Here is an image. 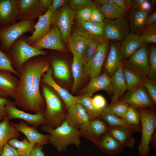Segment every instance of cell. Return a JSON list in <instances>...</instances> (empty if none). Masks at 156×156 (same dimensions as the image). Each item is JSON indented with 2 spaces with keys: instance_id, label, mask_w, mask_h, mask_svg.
I'll return each instance as SVG.
<instances>
[{
  "instance_id": "obj_1",
  "label": "cell",
  "mask_w": 156,
  "mask_h": 156,
  "mask_svg": "<svg viewBox=\"0 0 156 156\" xmlns=\"http://www.w3.org/2000/svg\"><path fill=\"white\" fill-rule=\"evenodd\" d=\"M42 56L34 57L23 63L18 77V88L13 98L16 105L36 114L44 112L46 108L40 84L50 61Z\"/></svg>"
},
{
  "instance_id": "obj_2",
  "label": "cell",
  "mask_w": 156,
  "mask_h": 156,
  "mask_svg": "<svg viewBox=\"0 0 156 156\" xmlns=\"http://www.w3.org/2000/svg\"><path fill=\"white\" fill-rule=\"evenodd\" d=\"M40 89L45 103L44 112L46 121L45 125L55 129L65 120L66 107L51 87L41 81Z\"/></svg>"
},
{
  "instance_id": "obj_3",
  "label": "cell",
  "mask_w": 156,
  "mask_h": 156,
  "mask_svg": "<svg viewBox=\"0 0 156 156\" xmlns=\"http://www.w3.org/2000/svg\"><path fill=\"white\" fill-rule=\"evenodd\" d=\"M42 130L49 134L50 142L59 153L66 151L67 146L73 144L78 148L81 144L79 129L69 125L65 120L55 129L46 125L41 127Z\"/></svg>"
},
{
  "instance_id": "obj_4",
  "label": "cell",
  "mask_w": 156,
  "mask_h": 156,
  "mask_svg": "<svg viewBox=\"0 0 156 156\" xmlns=\"http://www.w3.org/2000/svg\"><path fill=\"white\" fill-rule=\"evenodd\" d=\"M7 53L14 68L19 74L24 63L36 56L44 55L47 52L36 49L29 44L21 36L12 44Z\"/></svg>"
},
{
  "instance_id": "obj_5",
  "label": "cell",
  "mask_w": 156,
  "mask_h": 156,
  "mask_svg": "<svg viewBox=\"0 0 156 156\" xmlns=\"http://www.w3.org/2000/svg\"><path fill=\"white\" fill-rule=\"evenodd\" d=\"M141 125L142 136L138 148L140 156H148L150 150L149 144L156 127V114L153 110L138 109Z\"/></svg>"
},
{
  "instance_id": "obj_6",
  "label": "cell",
  "mask_w": 156,
  "mask_h": 156,
  "mask_svg": "<svg viewBox=\"0 0 156 156\" xmlns=\"http://www.w3.org/2000/svg\"><path fill=\"white\" fill-rule=\"evenodd\" d=\"M35 20L19 21L3 28L0 30L1 42V49L7 53L14 42L25 33L34 29Z\"/></svg>"
},
{
  "instance_id": "obj_7",
  "label": "cell",
  "mask_w": 156,
  "mask_h": 156,
  "mask_svg": "<svg viewBox=\"0 0 156 156\" xmlns=\"http://www.w3.org/2000/svg\"><path fill=\"white\" fill-rule=\"evenodd\" d=\"M75 17V10L67 4L57 9L53 14L51 24L58 28L64 41L68 42L71 35L72 25Z\"/></svg>"
},
{
  "instance_id": "obj_8",
  "label": "cell",
  "mask_w": 156,
  "mask_h": 156,
  "mask_svg": "<svg viewBox=\"0 0 156 156\" xmlns=\"http://www.w3.org/2000/svg\"><path fill=\"white\" fill-rule=\"evenodd\" d=\"M109 43L106 39L98 46L92 57L83 66L84 76L90 79L100 75L106 57Z\"/></svg>"
},
{
  "instance_id": "obj_9",
  "label": "cell",
  "mask_w": 156,
  "mask_h": 156,
  "mask_svg": "<svg viewBox=\"0 0 156 156\" xmlns=\"http://www.w3.org/2000/svg\"><path fill=\"white\" fill-rule=\"evenodd\" d=\"M127 61L122 62V66L130 69L143 77L147 76L148 72V50L144 44L132 55Z\"/></svg>"
},
{
  "instance_id": "obj_10",
  "label": "cell",
  "mask_w": 156,
  "mask_h": 156,
  "mask_svg": "<svg viewBox=\"0 0 156 156\" xmlns=\"http://www.w3.org/2000/svg\"><path fill=\"white\" fill-rule=\"evenodd\" d=\"M103 24L104 37L107 40L122 41L129 33V28L125 18H106Z\"/></svg>"
},
{
  "instance_id": "obj_11",
  "label": "cell",
  "mask_w": 156,
  "mask_h": 156,
  "mask_svg": "<svg viewBox=\"0 0 156 156\" xmlns=\"http://www.w3.org/2000/svg\"><path fill=\"white\" fill-rule=\"evenodd\" d=\"M15 2L19 21L35 20L44 10L40 0H15Z\"/></svg>"
},
{
  "instance_id": "obj_12",
  "label": "cell",
  "mask_w": 156,
  "mask_h": 156,
  "mask_svg": "<svg viewBox=\"0 0 156 156\" xmlns=\"http://www.w3.org/2000/svg\"><path fill=\"white\" fill-rule=\"evenodd\" d=\"M108 127L99 118L90 120L83 123L79 129L80 137L95 143L108 131Z\"/></svg>"
},
{
  "instance_id": "obj_13",
  "label": "cell",
  "mask_w": 156,
  "mask_h": 156,
  "mask_svg": "<svg viewBox=\"0 0 156 156\" xmlns=\"http://www.w3.org/2000/svg\"><path fill=\"white\" fill-rule=\"evenodd\" d=\"M7 118L9 120L12 119H19L23 120L28 125L36 128L40 125H45L46 121L44 113L32 114L18 109L14 102H11L5 106Z\"/></svg>"
},
{
  "instance_id": "obj_14",
  "label": "cell",
  "mask_w": 156,
  "mask_h": 156,
  "mask_svg": "<svg viewBox=\"0 0 156 156\" xmlns=\"http://www.w3.org/2000/svg\"><path fill=\"white\" fill-rule=\"evenodd\" d=\"M63 40L59 29L53 26L44 36L31 46L39 50L48 49L62 51L65 49Z\"/></svg>"
},
{
  "instance_id": "obj_15",
  "label": "cell",
  "mask_w": 156,
  "mask_h": 156,
  "mask_svg": "<svg viewBox=\"0 0 156 156\" xmlns=\"http://www.w3.org/2000/svg\"><path fill=\"white\" fill-rule=\"evenodd\" d=\"M123 101L135 108H142L151 107L153 103L146 90L142 84L129 90Z\"/></svg>"
},
{
  "instance_id": "obj_16",
  "label": "cell",
  "mask_w": 156,
  "mask_h": 156,
  "mask_svg": "<svg viewBox=\"0 0 156 156\" xmlns=\"http://www.w3.org/2000/svg\"><path fill=\"white\" fill-rule=\"evenodd\" d=\"M53 71L50 66L42 75L41 81L51 87L62 99L67 109L77 102L78 97L74 96L65 89L62 88L55 81L53 77Z\"/></svg>"
},
{
  "instance_id": "obj_17",
  "label": "cell",
  "mask_w": 156,
  "mask_h": 156,
  "mask_svg": "<svg viewBox=\"0 0 156 156\" xmlns=\"http://www.w3.org/2000/svg\"><path fill=\"white\" fill-rule=\"evenodd\" d=\"M10 123L17 131L23 133L29 142L43 146L49 143V134L44 135L40 133L37 128L28 126L23 121L17 123L10 122Z\"/></svg>"
},
{
  "instance_id": "obj_18",
  "label": "cell",
  "mask_w": 156,
  "mask_h": 156,
  "mask_svg": "<svg viewBox=\"0 0 156 156\" xmlns=\"http://www.w3.org/2000/svg\"><path fill=\"white\" fill-rule=\"evenodd\" d=\"M53 14L48 9L44 14L39 17L32 35L26 38V40L29 44L31 46L38 41L48 32L51 24Z\"/></svg>"
},
{
  "instance_id": "obj_19",
  "label": "cell",
  "mask_w": 156,
  "mask_h": 156,
  "mask_svg": "<svg viewBox=\"0 0 156 156\" xmlns=\"http://www.w3.org/2000/svg\"><path fill=\"white\" fill-rule=\"evenodd\" d=\"M65 120L74 128L79 129L84 123L90 120V118L82 105L77 102L67 109Z\"/></svg>"
},
{
  "instance_id": "obj_20",
  "label": "cell",
  "mask_w": 156,
  "mask_h": 156,
  "mask_svg": "<svg viewBox=\"0 0 156 156\" xmlns=\"http://www.w3.org/2000/svg\"><path fill=\"white\" fill-rule=\"evenodd\" d=\"M112 79L105 72L101 75L91 79L89 83L81 91L83 94H87L92 96L96 92L104 90L109 92H112Z\"/></svg>"
},
{
  "instance_id": "obj_21",
  "label": "cell",
  "mask_w": 156,
  "mask_h": 156,
  "mask_svg": "<svg viewBox=\"0 0 156 156\" xmlns=\"http://www.w3.org/2000/svg\"><path fill=\"white\" fill-rule=\"evenodd\" d=\"M74 31L86 37H104L103 23L84 21L75 17Z\"/></svg>"
},
{
  "instance_id": "obj_22",
  "label": "cell",
  "mask_w": 156,
  "mask_h": 156,
  "mask_svg": "<svg viewBox=\"0 0 156 156\" xmlns=\"http://www.w3.org/2000/svg\"><path fill=\"white\" fill-rule=\"evenodd\" d=\"M94 144L101 152L110 155L120 153L124 148L107 132L101 136Z\"/></svg>"
},
{
  "instance_id": "obj_23",
  "label": "cell",
  "mask_w": 156,
  "mask_h": 156,
  "mask_svg": "<svg viewBox=\"0 0 156 156\" xmlns=\"http://www.w3.org/2000/svg\"><path fill=\"white\" fill-rule=\"evenodd\" d=\"M122 59L120 44L114 42L111 43L105 64V71L109 76L113 75L120 67L122 66Z\"/></svg>"
},
{
  "instance_id": "obj_24",
  "label": "cell",
  "mask_w": 156,
  "mask_h": 156,
  "mask_svg": "<svg viewBox=\"0 0 156 156\" xmlns=\"http://www.w3.org/2000/svg\"><path fill=\"white\" fill-rule=\"evenodd\" d=\"M17 20L15 0H0V24L6 27L16 23Z\"/></svg>"
},
{
  "instance_id": "obj_25",
  "label": "cell",
  "mask_w": 156,
  "mask_h": 156,
  "mask_svg": "<svg viewBox=\"0 0 156 156\" xmlns=\"http://www.w3.org/2000/svg\"><path fill=\"white\" fill-rule=\"evenodd\" d=\"M144 44L140 35L135 33H129L120 44L123 59L129 58Z\"/></svg>"
},
{
  "instance_id": "obj_26",
  "label": "cell",
  "mask_w": 156,
  "mask_h": 156,
  "mask_svg": "<svg viewBox=\"0 0 156 156\" xmlns=\"http://www.w3.org/2000/svg\"><path fill=\"white\" fill-rule=\"evenodd\" d=\"M11 72L0 70V89L8 96L13 98L18 89L19 79Z\"/></svg>"
},
{
  "instance_id": "obj_27",
  "label": "cell",
  "mask_w": 156,
  "mask_h": 156,
  "mask_svg": "<svg viewBox=\"0 0 156 156\" xmlns=\"http://www.w3.org/2000/svg\"><path fill=\"white\" fill-rule=\"evenodd\" d=\"M107 132L124 147H131L134 145L133 132L130 130L119 127H109Z\"/></svg>"
},
{
  "instance_id": "obj_28",
  "label": "cell",
  "mask_w": 156,
  "mask_h": 156,
  "mask_svg": "<svg viewBox=\"0 0 156 156\" xmlns=\"http://www.w3.org/2000/svg\"><path fill=\"white\" fill-rule=\"evenodd\" d=\"M111 79L113 93L112 101V103H114L119 101L120 97L127 90L122 66L120 67L115 72Z\"/></svg>"
},
{
  "instance_id": "obj_29",
  "label": "cell",
  "mask_w": 156,
  "mask_h": 156,
  "mask_svg": "<svg viewBox=\"0 0 156 156\" xmlns=\"http://www.w3.org/2000/svg\"><path fill=\"white\" fill-rule=\"evenodd\" d=\"M20 132L10 123L7 117L0 122V155L4 145L11 139L19 137Z\"/></svg>"
},
{
  "instance_id": "obj_30",
  "label": "cell",
  "mask_w": 156,
  "mask_h": 156,
  "mask_svg": "<svg viewBox=\"0 0 156 156\" xmlns=\"http://www.w3.org/2000/svg\"><path fill=\"white\" fill-rule=\"evenodd\" d=\"M73 59L72 70L74 82L72 92H75L80 86L84 76L83 66L86 62L83 58L73 54Z\"/></svg>"
},
{
  "instance_id": "obj_31",
  "label": "cell",
  "mask_w": 156,
  "mask_h": 156,
  "mask_svg": "<svg viewBox=\"0 0 156 156\" xmlns=\"http://www.w3.org/2000/svg\"><path fill=\"white\" fill-rule=\"evenodd\" d=\"M100 118L109 127H117L125 128L134 132L141 131L140 127L131 125L121 118L114 115L102 112Z\"/></svg>"
},
{
  "instance_id": "obj_32",
  "label": "cell",
  "mask_w": 156,
  "mask_h": 156,
  "mask_svg": "<svg viewBox=\"0 0 156 156\" xmlns=\"http://www.w3.org/2000/svg\"><path fill=\"white\" fill-rule=\"evenodd\" d=\"M148 15V12L132 8L129 14L131 32L136 33L141 31L144 27L145 22Z\"/></svg>"
},
{
  "instance_id": "obj_33",
  "label": "cell",
  "mask_w": 156,
  "mask_h": 156,
  "mask_svg": "<svg viewBox=\"0 0 156 156\" xmlns=\"http://www.w3.org/2000/svg\"><path fill=\"white\" fill-rule=\"evenodd\" d=\"M87 37L74 31L71 34L68 42L73 54L83 58L82 53Z\"/></svg>"
},
{
  "instance_id": "obj_34",
  "label": "cell",
  "mask_w": 156,
  "mask_h": 156,
  "mask_svg": "<svg viewBox=\"0 0 156 156\" xmlns=\"http://www.w3.org/2000/svg\"><path fill=\"white\" fill-rule=\"evenodd\" d=\"M98 9L105 18L110 19H124L126 11L113 3L106 4L98 7Z\"/></svg>"
},
{
  "instance_id": "obj_35",
  "label": "cell",
  "mask_w": 156,
  "mask_h": 156,
  "mask_svg": "<svg viewBox=\"0 0 156 156\" xmlns=\"http://www.w3.org/2000/svg\"><path fill=\"white\" fill-rule=\"evenodd\" d=\"M53 75L55 77L64 80L70 78V73L68 65L64 61L57 58H53L50 61Z\"/></svg>"
},
{
  "instance_id": "obj_36",
  "label": "cell",
  "mask_w": 156,
  "mask_h": 156,
  "mask_svg": "<svg viewBox=\"0 0 156 156\" xmlns=\"http://www.w3.org/2000/svg\"><path fill=\"white\" fill-rule=\"evenodd\" d=\"M106 39L103 36L87 37L82 53L83 57L86 62L92 57L98 45Z\"/></svg>"
},
{
  "instance_id": "obj_37",
  "label": "cell",
  "mask_w": 156,
  "mask_h": 156,
  "mask_svg": "<svg viewBox=\"0 0 156 156\" xmlns=\"http://www.w3.org/2000/svg\"><path fill=\"white\" fill-rule=\"evenodd\" d=\"M77 97V102L82 105L90 120L100 118L102 111L94 106L91 96L87 94H84Z\"/></svg>"
},
{
  "instance_id": "obj_38",
  "label": "cell",
  "mask_w": 156,
  "mask_h": 156,
  "mask_svg": "<svg viewBox=\"0 0 156 156\" xmlns=\"http://www.w3.org/2000/svg\"><path fill=\"white\" fill-rule=\"evenodd\" d=\"M8 143L16 149L19 156H29L36 144L29 142L25 137L22 140L19 141L17 138H14Z\"/></svg>"
},
{
  "instance_id": "obj_39",
  "label": "cell",
  "mask_w": 156,
  "mask_h": 156,
  "mask_svg": "<svg viewBox=\"0 0 156 156\" xmlns=\"http://www.w3.org/2000/svg\"><path fill=\"white\" fill-rule=\"evenodd\" d=\"M127 89L130 90L142 84L143 77L139 73L127 68L122 67Z\"/></svg>"
},
{
  "instance_id": "obj_40",
  "label": "cell",
  "mask_w": 156,
  "mask_h": 156,
  "mask_svg": "<svg viewBox=\"0 0 156 156\" xmlns=\"http://www.w3.org/2000/svg\"><path fill=\"white\" fill-rule=\"evenodd\" d=\"M129 106V105L123 101H118L107 106L103 109L102 112L112 114L122 118Z\"/></svg>"
},
{
  "instance_id": "obj_41",
  "label": "cell",
  "mask_w": 156,
  "mask_h": 156,
  "mask_svg": "<svg viewBox=\"0 0 156 156\" xmlns=\"http://www.w3.org/2000/svg\"><path fill=\"white\" fill-rule=\"evenodd\" d=\"M148 78L155 80L156 79V48L153 46L150 47L148 51Z\"/></svg>"
},
{
  "instance_id": "obj_42",
  "label": "cell",
  "mask_w": 156,
  "mask_h": 156,
  "mask_svg": "<svg viewBox=\"0 0 156 156\" xmlns=\"http://www.w3.org/2000/svg\"><path fill=\"white\" fill-rule=\"evenodd\" d=\"M122 118L130 124L140 127L139 112L136 108L133 106L129 105Z\"/></svg>"
},
{
  "instance_id": "obj_43",
  "label": "cell",
  "mask_w": 156,
  "mask_h": 156,
  "mask_svg": "<svg viewBox=\"0 0 156 156\" xmlns=\"http://www.w3.org/2000/svg\"><path fill=\"white\" fill-rule=\"evenodd\" d=\"M140 36L144 42H156V23L143 27L141 30Z\"/></svg>"
},
{
  "instance_id": "obj_44",
  "label": "cell",
  "mask_w": 156,
  "mask_h": 156,
  "mask_svg": "<svg viewBox=\"0 0 156 156\" xmlns=\"http://www.w3.org/2000/svg\"><path fill=\"white\" fill-rule=\"evenodd\" d=\"M3 70L9 71L18 77L19 73L13 67L11 62L7 53L0 49V70Z\"/></svg>"
},
{
  "instance_id": "obj_45",
  "label": "cell",
  "mask_w": 156,
  "mask_h": 156,
  "mask_svg": "<svg viewBox=\"0 0 156 156\" xmlns=\"http://www.w3.org/2000/svg\"><path fill=\"white\" fill-rule=\"evenodd\" d=\"M143 85L155 104L156 103V82L155 80L151 79L146 77H143Z\"/></svg>"
},
{
  "instance_id": "obj_46",
  "label": "cell",
  "mask_w": 156,
  "mask_h": 156,
  "mask_svg": "<svg viewBox=\"0 0 156 156\" xmlns=\"http://www.w3.org/2000/svg\"><path fill=\"white\" fill-rule=\"evenodd\" d=\"M69 2L70 7L75 11L87 7L97 8L91 0H71Z\"/></svg>"
},
{
  "instance_id": "obj_47",
  "label": "cell",
  "mask_w": 156,
  "mask_h": 156,
  "mask_svg": "<svg viewBox=\"0 0 156 156\" xmlns=\"http://www.w3.org/2000/svg\"><path fill=\"white\" fill-rule=\"evenodd\" d=\"M87 7L76 10V17L84 21H89L93 8Z\"/></svg>"
},
{
  "instance_id": "obj_48",
  "label": "cell",
  "mask_w": 156,
  "mask_h": 156,
  "mask_svg": "<svg viewBox=\"0 0 156 156\" xmlns=\"http://www.w3.org/2000/svg\"><path fill=\"white\" fill-rule=\"evenodd\" d=\"M11 102L8 98L0 97V122L7 117L5 106Z\"/></svg>"
},
{
  "instance_id": "obj_49",
  "label": "cell",
  "mask_w": 156,
  "mask_h": 156,
  "mask_svg": "<svg viewBox=\"0 0 156 156\" xmlns=\"http://www.w3.org/2000/svg\"><path fill=\"white\" fill-rule=\"evenodd\" d=\"M92 100L94 106L102 111L107 106L105 99L101 95H96L92 98Z\"/></svg>"
},
{
  "instance_id": "obj_50",
  "label": "cell",
  "mask_w": 156,
  "mask_h": 156,
  "mask_svg": "<svg viewBox=\"0 0 156 156\" xmlns=\"http://www.w3.org/2000/svg\"><path fill=\"white\" fill-rule=\"evenodd\" d=\"M105 17L103 14L97 8H94L93 9L90 21L100 23H103Z\"/></svg>"
},
{
  "instance_id": "obj_51",
  "label": "cell",
  "mask_w": 156,
  "mask_h": 156,
  "mask_svg": "<svg viewBox=\"0 0 156 156\" xmlns=\"http://www.w3.org/2000/svg\"><path fill=\"white\" fill-rule=\"evenodd\" d=\"M0 156H19L15 148L7 142L3 146Z\"/></svg>"
},
{
  "instance_id": "obj_52",
  "label": "cell",
  "mask_w": 156,
  "mask_h": 156,
  "mask_svg": "<svg viewBox=\"0 0 156 156\" xmlns=\"http://www.w3.org/2000/svg\"><path fill=\"white\" fill-rule=\"evenodd\" d=\"M68 0H53L49 10L53 13L56 10L67 4L69 2Z\"/></svg>"
},
{
  "instance_id": "obj_53",
  "label": "cell",
  "mask_w": 156,
  "mask_h": 156,
  "mask_svg": "<svg viewBox=\"0 0 156 156\" xmlns=\"http://www.w3.org/2000/svg\"><path fill=\"white\" fill-rule=\"evenodd\" d=\"M43 148V146L36 144L29 156H45L42 151Z\"/></svg>"
},
{
  "instance_id": "obj_54",
  "label": "cell",
  "mask_w": 156,
  "mask_h": 156,
  "mask_svg": "<svg viewBox=\"0 0 156 156\" xmlns=\"http://www.w3.org/2000/svg\"><path fill=\"white\" fill-rule=\"evenodd\" d=\"M156 23V12L155 11L147 17L145 22L144 27L152 25Z\"/></svg>"
},
{
  "instance_id": "obj_55",
  "label": "cell",
  "mask_w": 156,
  "mask_h": 156,
  "mask_svg": "<svg viewBox=\"0 0 156 156\" xmlns=\"http://www.w3.org/2000/svg\"><path fill=\"white\" fill-rule=\"evenodd\" d=\"M151 8L152 6L150 2L148 0H145L138 9L148 13L151 10Z\"/></svg>"
},
{
  "instance_id": "obj_56",
  "label": "cell",
  "mask_w": 156,
  "mask_h": 156,
  "mask_svg": "<svg viewBox=\"0 0 156 156\" xmlns=\"http://www.w3.org/2000/svg\"><path fill=\"white\" fill-rule=\"evenodd\" d=\"M114 0H96L93 2L97 7L105 4L114 3Z\"/></svg>"
},
{
  "instance_id": "obj_57",
  "label": "cell",
  "mask_w": 156,
  "mask_h": 156,
  "mask_svg": "<svg viewBox=\"0 0 156 156\" xmlns=\"http://www.w3.org/2000/svg\"><path fill=\"white\" fill-rule=\"evenodd\" d=\"M145 0H132L131 6L132 9H138L142 4Z\"/></svg>"
},
{
  "instance_id": "obj_58",
  "label": "cell",
  "mask_w": 156,
  "mask_h": 156,
  "mask_svg": "<svg viewBox=\"0 0 156 156\" xmlns=\"http://www.w3.org/2000/svg\"><path fill=\"white\" fill-rule=\"evenodd\" d=\"M114 3L124 10H125L127 8L125 0H114Z\"/></svg>"
},
{
  "instance_id": "obj_59",
  "label": "cell",
  "mask_w": 156,
  "mask_h": 156,
  "mask_svg": "<svg viewBox=\"0 0 156 156\" xmlns=\"http://www.w3.org/2000/svg\"><path fill=\"white\" fill-rule=\"evenodd\" d=\"M41 4L44 10H48L52 2L51 0H40Z\"/></svg>"
},
{
  "instance_id": "obj_60",
  "label": "cell",
  "mask_w": 156,
  "mask_h": 156,
  "mask_svg": "<svg viewBox=\"0 0 156 156\" xmlns=\"http://www.w3.org/2000/svg\"><path fill=\"white\" fill-rule=\"evenodd\" d=\"M151 146L152 148L154 149L156 148V133L155 131L152 137L151 138Z\"/></svg>"
},
{
  "instance_id": "obj_61",
  "label": "cell",
  "mask_w": 156,
  "mask_h": 156,
  "mask_svg": "<svg viewBox=\"0 0 156 156\" xmlns=\"http://www.w3.org/2000/svg\"><path fill=\"white\" fill-rule=\"evenodd\" d=\"M127 7H130L131 6L132 0H125Z\"/></svg>"
},
{
  "instance_id": "obj_62",
  "label": "cell",
  "mask_w": 156,
  "mask_h": 156,
  "mask_svg": "<svg viewBox=\"0 0 156 156\" xmlns=\"http://www.w3.org/2000/svg\"><path fill=\"white\" fill-rule=\"evenodd\" d=\"M0 97L8 98V96L2 90L0 89Z\"/></svg>"
},
{
  "instance_id": "obj_63",
  "label": "cell",
  "mask_w": 156,
  "mask_h": 156,
  "mask_svg": "<svg viewBox=\"0 0 156 156\" xmlns=\"http://www.w3.org/2000/svg\"><path fill=\"white\" fill-rule=\"evenodd\" d=\"M151 2L152 4H155L156 2V0H151Z\"/></svg>"
},
{
  "instance_id": "obj_64",
  "label": "cell",
  "mask_w": 156,
  "mask_h": 156,
  "mask_svg": "<svg viewBox=\"0 0 156 156\" xmlns=\"http://www.w3.org/2000/svg\"><path fill=\"white\" fill-rule=\"evenodd\" d=\"M70 156H74L73 155H71Z\"/></svg>"
}]
</instances>
